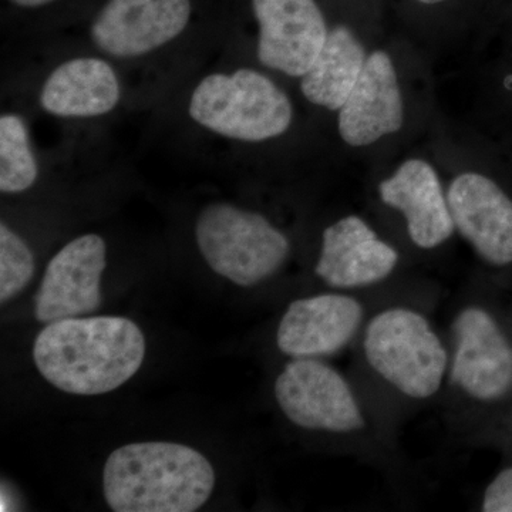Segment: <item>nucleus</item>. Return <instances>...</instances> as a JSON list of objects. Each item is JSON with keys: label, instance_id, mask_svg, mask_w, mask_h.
Masks as SVG:
<instances>
[{"label": "nucleus", "instance_id": "1a4fd4ad", "mask_svg": "<svg viewBox=\"0 0 512 512\" xmlns=\"http://www.w3.org/2000/svg\"><path fill=\"white\" fill-rule=\"evenodd\" d=\"M259 26L258 59L268 69L302 77L328 39L316 0H252Z\"/></svg>", "mask_w": 512, "mask_h": 512}, {"label": "nucleus", "instance_id": "f8f14e48", "mask_svg": "<svg viewBox=\"0 0 512 512\" xmlns=\"http://www.w3.org/2000/svg\"><path fill=\"white\" fill-rule=\"evenodd\" d=\"M363 315L362 303L345 293L298 299L279 322L276 345L293 359L333 355L355 338Z\"/></svg>", "mask_w": 512, "mask_h": 512}, {"label": "nucleus", "instance_id": "6e6552de", "mask_svg": "<svg viewBox=\"0 0 512 512\" xmlns=\"http://www.w3.org/2000/svg\"><path fill=\"white\" fill-rule=\"evenodd\" d=\"M451 380L478 402H494L512 389V346L493 316L478 306L454 320Z\"/></svg>", "mask_w": 512, "mask_h": 512}, {"label": "nucleus", "instance_id": "2eb2a0df", "mask_svg": "<svg viewBox=\"0 0 512 512\" xmlns=\"http://www.w3.org/2000/svg\"><path fill=\"white\" fill-rule=\"evenodd\" d=\"M379 195L387 207L402 212L416 247H440L456 231L439 174L426 160L404 161L379 184Z\"/></svg>", "mask_w": 512, "mask_h": 512}, {"label": "nucleus", "instance_id": "f3484780", "mask_svg": "<svg viewBox=\"0 0 512 512\" xmlns=\"http://www.w3.org/2000/svg\"><path fill=\"white\" fill-rule=\"evenodd\" d=\"M367 59L366 47L352 29L329 30L315 63L301 77V92L315 106L339 111L356 86Z\"/></svg>", "mask_w": 512, "mask_h": 512}, {"label": "nucleus", "instance_id": "9b49d317", "mask_svg": "<svg viewBox=\"0 0 512 512\" xmlns=\"http://www.w3.org/2000/svg\"><path fill=\"white\" fill-rule=\"evenodd\" d=\"M454 227L487 264H512V200L480 173H463L447 191Z\"/></svg>", "mask_w": 512, "mask_h": 512}, {"label": "nucleus", "instance_id": "dca6fc26", "mask_svg": "<svg viewBox=\"0 0 512 512\" xmlns=\"http://www.w3.org/2000/svg\"><path fill=\"white\" fill-rule=\"evenodd\" d=\"M120 96L119 79L106 60L77 57L49 74L40 92V104L53 116L87 119L116 109Z\"/></svg>", "mask_w": 512, "mask_h": 512}, {"label": "nucleus", "instance_id": "39448f33", "mask_svg": "<svg viewBox=\"0 0 512 512\" xmlns=\"http://www.w3.org/2000/svg\"><path fill=\"white\" fill-rule=\"evenodd\" d=\"M195 238L212 271L238 286H255L281 269L291 244L264 215L227 202H214L200 212Z\"/></svg>", "mask_w": 512, "mask_h": 512}, {"label": "nucleus", "instance_id": "a211bd4d", "mask_svg": "<svg viewBox=\"0 0 512 512\" xmlns=\"http://www.w3.org/2000/svg\"><path fill=\"white\" fill-rule=\"evenodd\" d=\"M39 175L30 147L28 128L18 114L0 117V191L18 194L29 190Z\"/></svg>", "mask_w": 512, "mask_h": 512}, {"label": "nucleus", "instance_id": "9d476101", "mask_svg": "<svg viewBox=\"0 0 512 512\" xmlns=\"http://www.w3.org/2000/svg\"><path fill=\"white\" fill-rule=\"evenodd\" d=\"M106 254V242L97 234L82 235L60 249L47 265L37 292L36 319L52 323L97 311Z\"/></svg>", "mask_w": 512, "mask_h": 512}, {"label": "nucleus", "instance_id": "f03ea898", "mask_svg": "<svg viewBox=\"0 0 512 512\" xmlns=\"http://www.w3.org/2000/svg\"><path fill=\"white\" fill-rule=\"evenodd\" d=\"M103 487L107 504L116 512H192L210 500L215 473L195 448L144 441L110 454Z\"/></svg>", "mask_w": 512, "mask_h": 512}, {"label": "nucleus", "instance_id": "4468645a", "mask_svg": "<svg viewBox=\"0 0 512 512\" xmlns=\"http://www.w3.org/2000/svg\"><path fill=\"white\" fill-rule=\"evenodd\" d=\"M404 101L392 57L384 50L367 55L348 100L339 110L340 137L350 147H366L402 130Z\"/></svg>", "mask_w": 512, "mask_h": 512}, {"label": "nucleus", "instance_id": "f257e3e1", "mask_svg": "<svg viewBox=\"0 0 512 512\" xmlns=\"http://www.w3.org/2000/svg\"><path fill=\"white\" fill-rule=\"evenodd\" d=\"M146 339L121 316L69 318L37 335L33 360L47 382L64 393L97 396L128 382L144 362Z\"/></svg>", "mask_w": 512, "mask_h": 512}, {"label": "nucleus", "instance_id": "20e7f679", "mask_svg": "<svg viewBox=\"0 0 512 512\" xmlns=\"http://www.w3.org/2000/svg\"><path fill=\"white\" fill-rule=\"evenodd\" d=\"M363 350L370 367L410 399L426 400L443 386L448 352L429 319L396 306L367 325Z\"/></svg>", "mask_w": 512, "mask_h": 512}, {"label": "nucleus", "instance_id": "7ed1b4c3", "mask_svg": "<svg viewBox=\"0 0 512 512\" xmlns=\"http://www.w3.org/2000/svg\"><path fill=\"white\" fill-rule=\"evenodd\" d=\"M188 111L212 133L245 143L282 136L293 121L288 94L252 69L204 77L192 92Z\"/></svg>", "mask_w": 512, "mask_h": 512}, {"label": "nucleus", "instance_id": "412c9836", "mask_svg": "<svg viewBox=\"0 0 512 512\" xmlns=\"http://www.w3.org/2000/svg\"><path fill=\"white\" fill-rule=\"evenodd\" d=\"M10 2L15 3V5L20 6V8L33 9L49 5V3L55 2V0H10Z\"/></svg>", "mask_w": 512, "mask_h": 512}, {"label": "nucleus", "instance_id": "423d86ee", "mask_svg": "<svg viewBox=\"0 0 512 512\" xmlns=\"http://www.w3.org/2000/svg\"><path fill=\"white\" fill-rule=\"evenodd\" d=\"M275 397L285 416L302 429L335 434L365 429V414L348 380L315 357L289 362L276 379Z\"/></svg>", "mask_w": 512, "mask_h": 512}, {"label": "nucleus", "instance_id": "4be33fe9", "mask_svg": "<svg viewBox=\"0 0 512 512\" xmlns=\"http://www.w3.org/2000/svg\"><path fill=\"white\" fill-rule=\"evenodd\" d=\"M417 2L424 3V5H436V3L444 2V0H417Z\"/></svg>", "mask_w": 512, "mask_h": 512}, {"label": "nucleus", "instance_id": "0eeeda50", "mask_svg": "<svg viewBox=\"0 0 512 512\" xmlns=\"http://www.w3.org/2000/svg\"><path fill=\"white\" fill-rule=\"evenodd\" d=\"M191 10V0H109L94 18L90 35L107 55L140 57L177 39Z\"/></svg>", "mask_w": 512, "mask_h": 512}, {"label": "nucleus", "instance_id": "aec40b11", "mask_svg": "<svg viewBox=\"0 0 512 512\" xmlns=\"http://www.w3.org/2000/svg\"><path fill=\"white\" fill-rule=\"evenodd\" d=\"M485 512H512V467L505 468L491 481L483 498Z\"/></svg>", "mask_w": 512, "mask_h": 512}, {"label": "nucleus", "instance_id": "ddd939ff", "mask_svg": "<svg viewBox=\"0 0 512 512\" xmlns=\"http://www.w3.org/2000/svg\"><path fill=\"white\" fill-rule=\"evenodd\" d=\"M399 252L362 217L348 215L323 231L316 275L335 289L379 284L393 274Z\"/></svg>", "mask_w": 512, "mask_h": 512}, {"label": "nucleus", "instance_id": "6ab92c4d", "mask_svg": "<svg viewBox=\"0 0 512 512\" xmlns=\"http://www.w3.org/2000/svg\"><path fill=\"white\" fill-rule=\"evenodd\" d=\"M35 275V258L26 242L2 222L0 224V302L15 298Z\"/></svg>", "mask_w": 512, "mask_h": 512}]
</instances>
